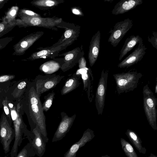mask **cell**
Returning a JSON list of instances; mask_svg holds the SVG:
<instances>
[{"mask_svg": "<svg viewBox=\"0 0 157 157\" xmlns=\"http://www.w3.org/2000/svg\"><path fill=\"white\" fill-rule=\"evenodd\" d=\"M26 94V109L31 131L37 126L43 140L47 143L49 139L46 130V117L42 108L40 97L37 93L33 82L30 84Z\"/></svg>", "mask_w": 157, "mask_h": 157, "instance_id": "obj_1", "label": "cell"}, {"mask_svg": "<svg viewBox=\"0 0 157 157\" xmlns=\"http://www.w3.org/2000/svg\"><path fill=\"white\" fill-rule=\"evenodd\" d=\"M142 74L136 71H129L113 74L116 90L118 94L133 91L137 87Z\"/></svg>", "mask_w": 157, "mask_h": 157, "instance_id": "obj_2", "label": "cell"}, {"mask_svg": "<svg viewBox=\"0 0 157 157\" xmlns=\"http://www.w3.org/2000/svg\"><path fill=\"white\" fill-rule=\"evenodd\" d=\"M143 93L144 108L147 120L152 128L157 130V98L147 84L144 86Z\"/></svg>", "mask_w": 157, "mask_h": 157, "instance_id": "obj_3", "label": "cell"}, {"mask_svg": "<svg viewBox=\"0 0 157 157\" xmlns=\"http://www.w3.org/2000/svg\"><path fill=\"white\" fill-rule=\"evenodd\" d=\"M64 77V76L56 74L39 75L33 83L37 93L40 97L43 93L56 87Z\"/></svg>", "mask_w": 157, "mask_h": 157, "instance_id": "obj_4", "label": "cell"}, {"mask_svg": "<svg viewBox=\"0 0 157 157\" xmlns=\"http://www.w3.org/2000/svg\"><path fill=\"white\" fill-rule=\"evenodd\" d=\"M133 25L132 20L129 18L116 23L109 32L110 35L108 42L113 47H116Z\"/></svg>", "mask_w": 157, "mask_h": 157, "instance_id": "obj_5", "label": "cell"}, {"mask_svg": "<svg viewBox=\"0 0 157 157\" xmlns=\"http://www.w3.org/2000/svg\"><path fill=\"white\" fill-rule=\"evenodd\" d=\"M109 70H102L96 93L95 104L98 115H102L105 99Z\"/></svg>", "mask_w": 157, "mask_h": 157, "instance_id": "obj_6", "label": "cell"}, {"mask_svg": "<svg viewBox=\"0 0 157 157\" xmlns=\"http://www.w3.org/2000/svg\"><path fill=\"white\" fill-rule=\"evenodd\" d=\"M14 137V130L6 116L2 115L0 121V140L5 154L9 152L11 143Z\"/></svg>", "mask_w": 157, "mask_h": 157, "instance_id": "obj_7", "label": "cell"}, {"mask_svg": "<svg viewBox=\"0 0 157 157\" xmlns=\"http://www.w3.org/2000/svg\"><path fill=\"white\" fill-rule=\"evenodd\" d=\"M84 54L82 48L78 47L61 55H59V56H64L59 61L61 69L65 72L72 68L78 63Z\"/></svg>", "mask_w": 157, "mask_h": 157, "instance_id": "obj_8", "label": "cell"}, {"mask_svg": "<svg viewBox=\"0 0 157 157\" xmlns=\"http://www.w3.org/2000/svg\"><path fill=\"white\" fill-rule=\"evenodd\" d=\"M21 18L23 22L25 25L50 28L55 26L57 27L62 21L61 18L56 17H28L22 16Z\"/></svg>", "mask_w": 157, "mask_h": 157, "instance_id": "obj_9", "label": "cell"}, {"mask_svg": "<svg viewBox=\"0 0 157 157\" xmlns=\"http://www.w3.org/2000/svg\"><path fill=\"white\" fill-rule=\"evenodd\" d=\"M60 115L61 121L54 135L52 142L60 140L65 136L69 131L76 117L75 114L69 117L64 112H61Z\"/></svg>", "mask_w": 157, "mask_h": 157, "instance_id": "obj_10", "label": "cell"}, {"mask_svg": "<svg viewBox=\"0 0 157 157\" xmlns=\"http://www.w3.org/2000/svg\"><path fill=\"white\" fill-rule=\"evenodd\" d=\"M147 49L143 41L139 43L133 52L118 64V67L120 68H128L137 63L142 59Z\"/></svg>", "mask_w": 157, "mask_h": 157, "instance_id": "obj_11", "label": "cell"}, {"mask_svg": "<svg viewBox=\"0 0 157 157\" xmlns=\"http://www.w3.org/2000/svg\"><path fill=\"white\" fill-rule=\"evenodd\" d=\"M79 30L77 26L65 27V31L61 38L50 47H59L64 49L77 39L80 33Z\"/></svg>", "mask_w": 157, "mask_h": 157, "instance_id": "obj_12", "label": "cell"}, {"mask_svg": "<svg viewBox=\"0 0 157 157\" xmlns=\"http://www.w3.org/2000/svg\"><path fill=\"white\" fill-rule=\"evenodd\" d=\"M94 132L91 129L86 130L81 139L73 144L64 154L63 157H76V153L79 149L91 141L95 136Z\"/></svg>", "mask_w": 157, "mask_h": 157, "instance_id": "obj_13", "label": "cell"}, {"mask_svg": "<svg viewBox=\"0 0 157 157\" xmlns=\"http://www.w3.org/2000/svg\"><path fill=\"white\" fill-rule=\"evenodd\" d=\"M75 74L78 75H81L83 83V90L87 93L89 101L92 102L94 96L92 91L94 78L91 70L86 67L78 70Z\"/></svg>", "mask_w": 157, "mask_h": 157, "instance_id": "obj_14", "label": "cell"}, {"mask_svg": "<svg viewBox=\"0 0 157 157\" xmlns=\"http://www.w3.org/2000/svg\"><path fill=\"white\" fill-rule=\"evenodd\" d=\"M101 33L98 30L92 37L90 41L88 53V59L90 67L97 61L99 55L101 40Z\"/></svg>", "mask_w": 157, "mask_h": 157, "instance_id": "obj_15", "label": "cell"}, {"mask_svg": "<svg viewBox=\"0 0 157 157\" xmlns=\"http://www.w3.org/2000/svg\"><path fill=\"white\" fill-rule=\"evenodd\" d=\"M43 34V32H37L24 37L15 46V51L18 54L23 53Z\"/></svg>", "mask_w": 157, "mask_h": 157, "instance_id": "obj_16", "label": "cell"}, {"mask_svg": "<svg viewBox=\"0 0 157 157\" xmlns=\"http://www.w3.org/2000/svg\"><path fill=\"white\" fill-rule=\"evenodd\" d=\"M143 2V0H121L115 5L112 13L114 15L123 14L135 8Z\"/></svg>", "mask_w": 157, "mask_h": 157, "instance_id": "obj_17", "label": "cell"}, {"mask_svg": "<svg viewBox=\"0 0 157 157\" xmlns=\"http://www.w3.org/2000/svg\"><path fill=\"white\" fill-rule=\"evenodd\" d=\"M31 131L34 136L31 143L36 155L42 157L45 151L46 143L43 140L40 131L37 126Z\"/></svg>", "mask_w": 157, "mask_h": 157, "instance_id": "obj_18", "label": "cell"}, {"mask_svg": "<svg viewBox=\"0 0 157 157\" xmlns=\"http://www.w3.org/2000/svg\"><path fill=\"white\" fill-rule=\"evenodd\" d=\"M63 49L61 47H51L44 48L41 50L33 53L30 57L31 60H34L40 58H54L58 56L59 52Z\"/></svg>", "mask_w": 157, "mask_h": 157, "instance_id": "obj_19", "label": "cell"}, {"mask_svg": "<svg viewBox=\"0 0 157 157\" xmlns=\"http://www.w3.org/2000/svg\"><path fill=\"white\" fill-rule=\"evenodd\" d=\"M143 41L142 38L138 35H132L127 38L120 51L119 60H121L136 44Z\"/></svg>", "mask_w": 157, "mask_h": 157, "instance_id": "obj_20", "label": "cell"}, {"mask_svg": "<svg viewBox=\"0 0 157 157\" xmlns=\"http://www.w3.org/2000/svg\"><path fill=\"white\" fill-rule=\"evenodd\" d=\"M79 78L75 73L69 78L65 82L60 91L62 95H64L76 89L79 85Z\"/></svg>", "mask_w": 157, "mask_h": 157, "instance_id": "obj_21", "label": "cell"}, {"mask_svg": "<svg viewBox=\"0 0 157 157\" xmlns=\"http://www.w3.org/2000/svg\"><path fill=\"white\" fill-rule=\"evenodd\" d=\"M125 134L139 152L144 154H145L146 149L142 146V141L138 135L133 131L129 129L127 130Z\"/></svg>", "mask_w": 157, "mask_h": 157, "instance_id": "obj_22", "label": "cell"}, {"mask_svg": "<svg viewBox=\"0 0 157 157\" xmlns=\"http://www.w3.org/2000/svg\"><path fill=\"white\" fill-rule=\"evenodd\" d=\"M63 2V1L61 0H36L32 2L31 3L40 9H48L54 7Z\"/></svg>", "mask_w": 157, "mask_h": 157, "instance_id": "obj_23", "label": "cell"}, {"mask_svg": "<svg viewBox=\"0 0 157 157\" xmlns=\"http://www.w3.org/2000/svg\"><path fill=\"white\" fill-rule=\"evenodd\" d=\"M120 142L122 149L127 157H138L133 147L129 142L121 138Z\"/></svg>", "mask_w": 157, "mask_h": 157, "instance_id": "obj_24", "label": "cell"}, {"mask_svg": "<svg viewBox=\"0 0 157 157\" xmlns=\"http://www.w3.org/2000/svg\"><path fill=\"white\" fill-rule=\"evenodd\" d=\"M36 153L31 143L26 145L16 157H33L34 156Z\"/></svg>", "mask_w": 157, "mask_h": 157, "instance_id": "obj_25", "label": "cell"}, {"mask_svg": "<svg viewBox=\"0 0 157 157\" xmlns=\"http://www.w3.org/2000/svg\"><path fill=\"white\" fill-rule=\"evenodd\" d=\"M55 93L54 91L49 93L44 97V101L42 104L44 111L47 112L51 108L54 98Z\"/></svg>", "mask_w": 157, "mask_h": 157, "instance_id": "obj_26", "label": "cell"}, {"mask_svg": "<svg viewBox=\"0 0 157 157\" xmlns=\"http://www.w3.org/2000/svg\"><path fill=\"white\" fill-rule=\"evenodd\" d=\"M22 16L28 17H41V16L33 11L28 10H21Z\"/></svg>", "mask_w": 157, "mask_h": 157, "instance_id": "obj_27", "label": "cell"}, {"mask_svg": "<svg viewBox=\"0 0 157 157\" xmlns=\"http://www.w3.org/2000/svg\"><path fill=\"white\" fill-rule=\"evenodd\" d=\"M148 40L150 42L153 46L157 49V33L153 32L152 35L148 37Z\"/></svg>", "mask_w": 157, "mask_h": 157, "instance_id": "obj_28", "label": "cell"}, {"mask_svg": "<svg viewBox=\"0 0 157 157\" xmlns=\"http://www.w3.org/2000/svg\"><path fill=\"white\" fill-rule=\"evenodd\" d=\"M18 9L17 7H12L7 13L6 17L10 20L14 18L17 14Z\"/></svg>", "mask_w": 157, "mask_h": 157, "instance_id": "obj_29", "label": "cell"}, {"mask_svg": "<svg viewBox=\"0 0 157 157\" xmlns=\"http://www.w3.org/2000/svg\"><path fill=\"white\" fill-rule=\"evenodd\" d=\"M14 78L13 75H4L0 76V82H4L11 79Z\"/></svg>", "mask_w": 157, "mask_h": 157, "instance_id": "obj_30", "label": "cell"}, {"mask_svg": "<svg viewBox=\"0 0 157 157\" xmlns=\"http://www.w3.org/2000/svg\"><path fill=\"white\" fill-rule=\"evenodd\" d=\"M72 13L74 14L81 16H84L82 12L79 8L77 7H73L71 9Z\"/></svg>", "mask_w": 157, "mask_h": 157, "instance_id": "obj_31", "label": "cell"}, {"mask_svg": "<svg viewBox=\"0 0 157 157\" xmlns=\"http://www.w3.org/2000/svg\"><path fill=\"white\" fill-rule=\"evenodd\" d=\"M78 63L79 69L83 68L86 67V61L83 56L80 59Z\"/></svg>", "mask_w": 157, "mask_h": 157, "instance_id": "obj_32", "label": "cell"}, {"mask_svg": "<svg viewBox=\"0 0 157 157\" xmlns=\"http://www.w3.org/2000/svg\"><path fill=\"white\" fill-rule=\"evenodd\" d=\"M26 85L27 82L26 81H22L18 84L17 88L19 89H22L25 87Z\"/></svg>", "mask_w": 157, "mask_h": 157, "instance_id": "obj_33", "label": "cell"}, {"mask_svg": "<svg viewBox=\"0 0 157 157\" xmlns=\"http://www.w3.org/2000/svg\"><path fill=\"white\" fill-rule=\"evenodd\" d=\"M4 109L6 114L7 115H9L10 114L9 109L8 106L6 104H4Z\"/></svg>", "mask_w": 157, "mask_h": 157, "instance_id": "obj_34", "label": "cell"}, {"mask_svg": "<svg viewBox=\"0 0 157 157\" xmlns=\"http://www.w3.org/2000/svg\"><path fill=\"white\" fill-rule=\"evenodd\" d=\"M4 25L2 23H0V32L2 31L4 29Z\"/></svg>", "mask_w": 157, "mask_h": 157, "instance_id": "obj_35", "label": "cell"}, {"mask_svg": "<svg viewBox=\"0 0 157 157\" xmlns=\"http://www.w3.org/2000/svg\"><path fill=\"white\" fill-rule=\"evenodd\" d=\"M148 157H157V156L156 155L153 154L151 153L150 155Z\"/></svg>", "mask_w": 157, "mask_h": 157, "instance_id": "obj_36", "label": "cell"}, {"mask_svg": "<svg viewBox=\"0 0 157 157\" xmlns=\"http://www.w3.org/2000/svg\"><path fill=\"white\" fill-rule=\"evenodd\" d=\"M9 107L10 108H13V104H11V103H9Z\"/></svg>", "mask_w": 157, "mask_h": 157, "instance_id": "obj_37", "label": "cell"}, {"mask_svg": "<svg viewBox=\"0 0 157 157\" xmlns=\"http://www.w3.org/2000/svg\"><path fill=\"white\" fill-rule=\"evenodd\" d=\"M101 157H111L110 156H109L108 155H102Z\"/></svg>", "mask_w": 157, "mask_h": 157, "instance_id": "obj_38", "label": "cell"}, {"mask_svg": "<svg viewBox=\"0 0 157 157\" xmlns=\"http://www.w3.org/2000/svg\"><path fill=\"white\" fill-rule=\"evenodd\" d=\"M157 84H156V86H155V93L157 94Z\"/></svg>", "mask_w": 157, "mask_h": 157, "instance_id": "obj_39", "label": "cell"}, {"mask_svg": "<svg viewBox=\"0 0 157 157\" xmlns=\"http://www.w3.org/2000/svg\"><path fill=\"white\" fill-rule=\"evenodd\" d=\"M4 1V0H0V4L2 3Z\"/></svg>", "mask_w": 157, "mask_h": 157, "instance_id": "obj_40", "label": "cell"}, {"mask_svg": "<svg viewBox=\"0 0 157 157\" xmlns=\"http://www.w3.org/2000/svg\"></svg>", "mask_w": 157, "mask_h": 157, "instance_id": "obj_41", "label": "cell"}]
</instances>
